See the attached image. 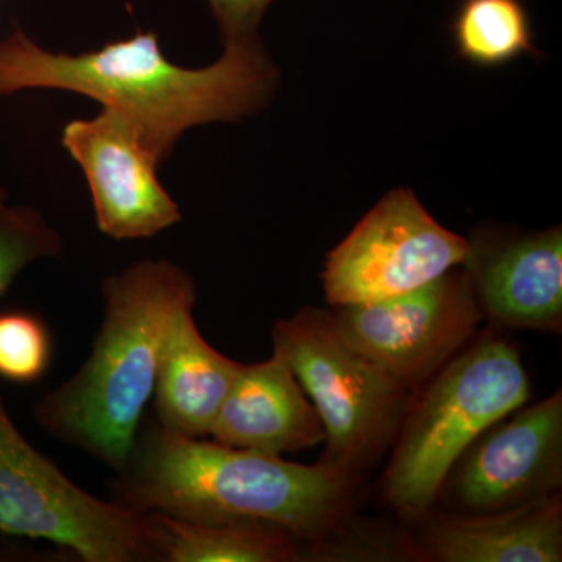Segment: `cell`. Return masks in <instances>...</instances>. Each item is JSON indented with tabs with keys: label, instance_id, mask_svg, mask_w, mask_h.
<instances>
[{
	"label": "cell",
	"instance_id": "obj_14",
	"mask_svg": "<svg viewBox=\"0 0 562 562\" xmlns=\"http://www.w3.org/2000/svg\"><path fill=\"white\" fill-rule=\"evenodd\" d=\"M192 306L173 317L158 362V425L188 438L210 436L214 419L243 364L214 350L198 330Z\"/></svg>",
	"mask_w": 562,
	"mask_h": 562
},
{
	"label": "cell",
	"instance_id": "obj_3",
	"mask_svg": "<svg viewBox=\"0 0 562 562\" xmlns=\"http://www.w3.org/2000/svg\"><path fill=\"white\" fill-rule=\"evenodd\" d=\"M103 321L90 358L41 398L36 422L120 473L131 461L173 317L194 305L190 273L168 260L136 262L103 283Z\"/></svg>",
	"mask_w": 562,
	"mask_h": 562
},
{
	"label": "cell",
	"instance_id": "obj_11",
	"mask_svg": "<svg viewBox=\"0 0 562 562\" xmlns=\"http://www.w3.org/2000/svg\"><path fill=\"white\" fill-rule=\"evenodd\" d=\"M465 272L483 314L514 328L562 330V232L469 241Z\"/></svg>",
	"mask_w": 562,
	"mask_h": 562
},
{
	"label": "cell",
	"instance_id": "obj_18",
	"mask_svg": "<svg viewBox=\"0 0 562 562\" xmlns=\"http://www.w3.org/2000/svg\"><path fill=\"white\" fill-rule=\"evenodd\" d=\"M54 344L49 328L35 314L0 313V379L32 384L49 371Z\"/></svg>",
	"mask_w": 562,
	"mask_h": 562
},
{
	"label": "cell",
	"instance_id": "obj_20",
	"mask_svg": "<svg viewBox=\"0 0 562 562\" xmlns=\"http://www.w3.org/2000/svg\"><path fill=\"white\" fill-rule=\"evenodd\" d=\"M5 201H7V191H5V188H3L2 184H0V209H2V206H5Z\"/></svg>",
	"mask_w": 562,
	"mask_h": 562
},
{
	"label": "cell",
	"instance_id": "obj_4",
	"mask_svg": "<svg viewBox=\"0 0 562 562\" xmlns=\"http://www.w3.org/2000/svg\"><path fill=\"white\" fill-rule=\"evenodd\" d=\"M528 401L530 380L509 342L486 339L447 362L403 417L383 475L384 501L405 517L428 514L464 450Z\"/></svg>",
	"mask_w": 562,
	"mask_h": 562
},
{
	"label": "cell",
	"instance_id": "obj_17",
	"mask_svg": "<svg viewBox=\"0 0 562 562\" xmlns=\"http://www.w3.org/2000/svg\"><path fill=\"white\" fill-rule=\"evenodd\" d=\"M60 235L31 206L0 209V299L33 261L58 257Z\"/></svg>",
	"mask_w": 562,
	"mask_h": 562
},
{
	"label": "cell",
	"instance_id": "obj_19",
	"mask_svg": "<svg viewBox=\"0 0 562 562\" xmlns=\"http://www.w3.org/2000/svg\"><path fill=\"white\" fill-rule=\"evenodd\" d=\"M224 43L255 38L273 0H206Z\"/></svg>",
	"mask_w": 562,
	"mask_h": 562
},
{
	"label": "cell",
	"instance_id": "obj_12",
	"mask_svg": "<svg viewBox=\"0 0 562 562\" xmlns=\"http://www.w3.org/2000/svg\"><path fill=\"white\" fill-rule=\"evenodd\" d=\"M210 436L222 446L281 457L321 446L325 428L290 362L273 349L268 361L241 366Z\"/></svg>",
	"mask_w": 562,
	"mask_h": 562
},
{
	"label": "cell",
	"instance_id": "obj_8",
	"mask_svg": "<svg viewBox=\"0 0 562 562\" xmlns=\"http://www.w3.org/2000/svg\"><path fill=\"white\" fill-rule=\"evenodd\" d=\"M331 316L355 349L413 390L452 360L484 314L469 273L454 268L397 297L333 306Z\"/></svg>",
	"mask_w": 562,
	"mask_h": 562
},
{
	"label": "cell",
	"instance_id": "obj_10",
	"mask_svg": "<svg viewBox=\"0 0 562 562\" xmlns=\"http://www.w3.org/2000/svg\"><path fill=\"white\" fill-rule=\"evenodd\" d=\"M63 146L83 169L105 235L150 238L181 220L179 205L158 180L160 162L116 111L103 106L92 120L69 122Z\"/></svg>",
	"mask_w": 562,
	"mask_h": 562
},
{
	"label": "cell",
	"instance_id": "obj_7",
	"mask_svg": "<svg viewBox=\"0 0 562 562\" xmlns=\"http://www.w3.org/2000/svg\"><path fill=\"white\" fill-rule=\"evenodd\" d=\"M468 239L432 220L412 190H395L328 254L322 272L330 306L397 297L464 265Z\"/></svg>",
	"mask_w": 562,
	"mask_h": 562
},
{
	"label": "cell",
	"instance_id": "obj_1",
	"mask_svg": "<svg viewBox=\"0 0 562 562\" xmlns=\"http://www.w3.org/2000/svg\"><path fill=\"white\" fill-rule=\"evenodd\" d=\"M220 60L202 69L173 65L154 32L85 54H54L20 27L0 41V95L25 90L77 92L125 117L162 162L195 125L238 122L271 102L279 85L260 36L227 41Z\"/></svg>",
	"mask_w": 562,
	"mask_h": 562
},
{
	"label": "cell",
	"instance_id": "obj_15",
	"mask_svg": "<svg viewBox=\"0 0 562 562\" xmlns=\"http://www.w3.org/2000/svg\"><path fill=\"white\" fill-rule=\"evenodd\" d=\"M155 561L288 562L302 560L299 541L265 525L198 524L146 513Z\"/></svg>",
	"mask_w": 562,
	"mask_h": 562
},
{
	"label": "cell",
	"instance_id": "obj_16",
	"mask_svg": "<svg viewBox=\"0 0 562 562\" xmlns=\"http://www.w3.org/2000/svg\"><path fill=\"white\" fill-rule=\"evenodd\" d=\"M450 33L458 57L476 68H502L538 54L522 0H461Z\"/></svg>",
	"mask_w": 562,
	"mask_h": 562
},
{
	"label": "cell",
	"instance_id": "obj_9",
	"mask_svg": "<svg viewBox=\"0 0 562 562\" xmlns=\"http://www.w3.org/2000/svg\"><path fill=\"white\" fill-rule=\"evenodd\" d=\"M562 484V394L520 406L464 450L441 495L464 514H486L549 497Z\"/></svg>",
	"mask_w": 562,
	"mask_h": 562
},
{
	"label": "cell",
	"instance_id": "obj_5",
	"mask_svg": "<svg viewBox=\"0 0 562 562\" xmlns=\"http://www.w3.org/2000/svg\"><path fill=\"white\" fill-rule=\"evenodd\" d=\"M272 338L324 424L319 464L351 479L368 471L397 438L408 387L355 349L324 310L277 322Z\"/></svg>",
	"mask_w": 562,
	"mask_h": 562
},
{
	"label": "cell",
	"instance_id": "obj_2",
	"mask_svg": "<svg viewBox=\"0 0 562 562\" xmlns=\"http://www.w3.org/2000/svg\"><path fill=\"white\" fill-rule=\"evenodd\" d=\"M355 479L255 450L177 435H138L114 503L187 522L265 525L316 542L346 519Z\"/></svg>",
	"mask_w": 562,
	"mask_h": 562
},
{
	"label": "cell",
	"instance_id": "obj_13",
	"mask_svg": "<svg viewBox=\"0 0 562 562\" xmlns=\"http://www.w3.org/2000/svg\"><path fill=\"white\" fill-rule=\"evenodd\" d=\"M417 546L428 561L561 562V497L553 494L502 512L438 517Z\"/></svg>",
	"mask_w": 562,
	"mask_h": 562
},
{
	"label": "cell",
	"instance_id": "obj_6",
	"mask_svg": "<svg viewBox=\"0 0 562 562\" xmlns=\"http://www.w3.org/2000/svg\"><path fill=\"white\" fill-rule=\"evenodd\" d=\"M0 531L69 549L87 562L155 561L147 514L70 482L14 427L0 395Z\"/></svg>",
	"mask_w": 562,
	"mask_h": 562
}]
</instances>
